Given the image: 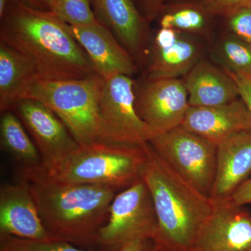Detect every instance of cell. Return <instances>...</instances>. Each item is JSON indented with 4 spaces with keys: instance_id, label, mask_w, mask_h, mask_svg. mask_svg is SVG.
Instances as JSON below:
<instances>
[{
    "instance_id": "obj_1",
    "label": "cell",
    "mask_w": 251,
    "mask_h": 251,
    "mask_svg": "<svg viewBox=\"0 0 251 251\" xmlns=\"http://www.w3.org/2000/svg\"><path fill=\"white\" fill-rule=\"evenodd\" d=\"M0 41L30 59L41 78L80 79L96 74L69 25L54 12L12 0L0 18Z\"/></svg>"
},
{
    "instance_id": "obj_2",
    "label": "cell",
    "mask_w": 251,
    "mask_h": 251,
    "mask_svg": "<svg viewBox=\"0 0 251 251\" xmlns=\"http://www.w3.org/2000/svg\"><path fill=\"white\" fill-rule=\"evenodd\" d=\"M27 180L41 221L51 239L94 250L119 189L107 185L63 184L36 171H20Z\"/></svg>"
},
{
    "instance_id": "obj_3",
    "label": "cell",
    "mask_w": 251,
    "mask_h": 251,
    "mask_svg": "<svg viewBox=\"0 0 251 251\" xmlns=\"http://www.w3.org/2000/svg\"><path fill=\"white\" fill-rule=\"evenodd\" d=\"M143 179L151 193L157 222L156 242L173 251H191L214 201L183 179L146 145Z\"/></svg>"
},
{
    "instance_id": "obj_4",
    "label": "cell",
    "mask_w": 251,
    "mask_h": 251,
    "mask_svg": "<svg viewBox=\"0 0 251 251\" xmlns=\"http://www.w3.org/2000/svg\"><path fill=\"white\" fill-rule=\"evenodd\" d=\"M147 144L96 141L35 171L54 182L107 185L123 190L143 176L148 161Z\"/></svg>"
},
{
    "instance_id": "obj_5",
    "label": "cell",
    "mask_w": 251,
    "mask_h": 251,
    "mask_svg": "<svg viewBox=\"0 0 251 251\" xmlns=\"http://www.w3.org/2000/svg\"><path fill=\"white\" fill-rule=\"evenodd\" d=\"M105 80L94 74L80 79L50 80L35 76L19 90L16 100L30 99L50 109L80 146L99 141V103Z\"/></svg>"
},
{
    "instance_id": "obj_6",
    "label": "cell",
    "mask_w": 251,
    "mask_h": 251,
    "mask_svg": "<svg viewBox=\"0 0 251 251\" xmlns=\"http://www.w3.org/2000/svg\"><path fill=\"white\" fill-rule=\"evenodd\" d=\"M148 143L173 171L211 198L216 177V145L181 125L153 135Z\"/></svg>"
},
{
    "instance_id": "obj_7",
    "label": "cell",
    "mask_w": 251,
    "mask_h": 251,
    "mask_svg": "<svg viewBox=\"0 0 251 251\" xmlns=\"http://www.w3.org/2000/svg\"><path fill=\"white\" fill-rule=\"evenodd\" d=\"M157 236L158 222L152 198L141 178L114 198L97 244L103 251H118L132 241L148 238L156 241Z\"/></svg>"
},
{
    "instance_id": "obj_8",
    "label": "cell",
    "mask_w": 251,
    "mask_h": 251,
    "mask_svg": "<svg viewBox=\"0 0 251 251\" xmlns=\"http://www.w3.org/2000/svg\"><path fill=\"white\" fill-rule=\"evenodd\" d=\"M134 84L125 75L105 80L99 103V141L142 146L152 138L135 109Z\"/></svg>"
},
{
    "instance_id": "obj_9",
    "label": "cell",
    "mask_w": 251,
    "mask_h": 251,
    "mask_svg": "<svg viewBox=\"0 0 251 251\" xmlns=\"http://www.w3.org/2000/svg\"><path fill=\"white\" fill-rule=\"evenodd\" d=\"M135 107L153 135L182 125L188 108V94L182 78L135 80Z\"/></svg>"
},
{
    "instance_id": "obj_10",
    "label": "cell",
    "mask_w": 251,
    "mask_h": 251,
    "mask_svg": "<svg viewBox=\"0 0 251 251\" xmlns=\"http://www.w3.org/2000/svg\"><path fill=\"white\" fill-rule=\"evenodd\" d=\"M9 110L16 114L35 144L43 168L61 161L80 148L62 120L41 102L20 99Z\"/></svg>"
},
{
    "instance_id": "obj_11",
    "label": "cell",
    "mask_w": 251,
    "mask_h": 251,
    "mask_svg": "<svg viewBox=\"0 0 251 251\" xmlns=\"http://www.w3.org/2000/svg\"><path fill=\"white\" fill-rule=\"evenodd\" d=\"M191 251H247L251 248V212L230 199L213 200Z\"/></svg>"
},
{
    "instance_id": "obj_12",
    "label": "cell",
    "mask_w": 251,
    "mask_h": 251,
    "mask_svg": "<svg viewBox=\"0 0 251 251\" xmlns=\"http://www.w3.org/2000/svg\"><path fill=\"white\" fill-rule=\"evenodd\" d=\"M202 50L198 38L170 28L158 27L151 34L145 77H184L201 60Z\"/></svg>"
},
{
    "instance_id": "obj_13",
    "label": "cell",
    "mask_w": 251,
    "mask_h": 251,
    "mask_svg": "<svg viewBox=\"0 0 251 251\" xmlns=\"http://www.w3.org/2000/svg\"><path fill=\"white\" fill-rule=\"evenodd\" d=\"M96 19L106 27L134 59L145 67L151 42L150 23L131 0H90Z\"/></svg>"
},
{
    "instance_id": "obj_14",
    "label": "cell",
    "mask_w": 251,
    "mask_h": 251,
    "mask_svg": "<svg viewBox=\"0 0 251 251\" xmlns=\"http://www.w3.org/2000/svg\"><path fill=\"white\" fill-rule=\"evenodd\" d=\"M0 236L31 240H48L49 234L27 180L21 179L0 188Z\"/></svg>"
},
{
    "instance_id": "obj_15",
    "label": "cell",
    "mask_w": 251,
    "mask_h": 251,
    "mask_svg": "<svg viewBox=\"0 0 251 251\" xmlns=\"http://www.w3.org/2000/svg\"><path fill=\"white\" fill-rule=\"evenodd\" d=\"M69 30L90 57L96 74L104 80L117 75L133 77L138 74L139 67L134 59L100 23L69 25Z\"/></svg>"
},
{
    "instance_id": "obj_16",
    "label": "cell",
    "mask_w": 251,
    "mask_h": 251,
    "mask_svg": "<svg viewBox=\"0 0 251 251\" xmlns=\"http://www.w3.org/2000/svg\"><path fill=\"white\" fill-rule=\"evenodd\" d=\"M181 126L217 146L236 132L251 129V116L239 98L219 106H190Z\"/></svg>"
},
{
    "instance_id": "obj_17",
    "label": "cell",
    "mask_w": 251,
    "mask_h": 251,
    "mask_svg": "<svg viewBox=\"0 0 251 251\" xmlns=\"http://www.w3.org/2000/svg\"><path fill=\"white\" fill-rule=\"evenodd\" d=\"M251 176V129L236 132L217 145L211 198H229Z\"/></svg>"
},
{
    "instance_id": "obj_18",
    "label": "cell",
    "mask_w": 251,
    "mask_h": 251,
    "mask_svg": "<svg viewBox=\"0 0 251 251\" xmlns=\"http://www.w3.org/2000/svg\"><path fill=\"white\" fill-rule=\"evenodd\" d=\"M182 79L190 106H219L239 99L233 77L206 61H200Z\"/></svg>"
},
{
    "instance_id": "obj_19",
    "label": "cell",
    "mask_w": 251,
    "mask_h": 251,
    "mask_svg": "<svg viewBox=\"0 0 251 251\" xmlns=\"http://www.w3.org/2000/svg\"><path fill=\"white\" fill-rule=\"evenodd\" d=\"M216 17L204 0H187L166 5L156 19L158 27L170 28L209 39L216 28Z\"/></svg>"
},
{
    "instance_id": "obj_20",
    "label": "cell",
    "mask_w": 251,
    "mask_h": 251,
    "mask_svg": "<svg viewBox=\"0 0 251 251\" xmlns=\"http://www.w3.org/2000/svg\"><path fill=\"white\" fill-rule=\"evenodd\" d=\"M0 145L20 165V170L30 171L40 168L42 159L34 141L24 125L11 110L1 112Z\"/></svg>"
},
{
    "instance_id": "obj_21",
    "label": "cell",
    "mask_w": 251,
    "mask_h": 251,
    "mask_svg": "<svg viewBox=\"0 0 251 251\" xmlns=\"http://www.w3.org/2000/svg\"><path fill=\"white\" fill-rule=\"evenodd\" d=\"M37 76L30 59L0 41V110H9L22 86Z\"/></svg>"
},
{
    "instance_id": "obj_22",
    "label": "cell",
    "mask_w": 251,
    "mask_h": 251,
    "mask_svg": "<svg viewBox=\"0 0 251 251\" xmlns=\"http://www.w3.org/2000/svg\"><path fill=\"white\" fill-rule=\"evenodd\" d=\"M214 57L225 71L251 77V44L224 32L214 49Z\"/></svg>"
},
{
    "instance_id": "obj_23",
    "label": "cell",
    "mask_w": 251,
    "mask_h": 251,
    "mask_svg": "<svg viewBox=\"0 0 251 251\" xmlns=\"http://www.w3.org/2000/svg\"><path fill=\"white\" fill-rule=\"evenodd\" d=\"M0 251H97L82 249L56 239L31 240L11 236H0Z\"/></svg>"
},
{
    "instance_id": "obj_24",
    "label": "cell",
    "mask_w": 251,
    "mask_h": 251,
    "mask_svg": "<svg viewBox=\"0 0 251 251\" xmlns=\"http://www.w3.org/2000/svg\"><path fill=\"white\" fill-rule=\"evenodd\" d=\"M53 12L71 26H85L98 22L90 0H57Z\"/></svg>"
},
{
    "instance_id": "obj_25",
    "label": "cell",
    "mask_w": 251,
    "mask_h": 251,
    "mask_svg": "<svg viewBox=\"0 0 251 251\" xmlns=\"http://www.w3.org/2000/svg\"><path fill=\"white\" fill-rule=\"evenodd\" d=\"M221 19L224 32L251 44V5L239 8Z\"/></svg>"
},
{
    "instance_id": "obj_26",
    "label": "cell",
    "mask_w": 251,
    "mask_h": 251,
    "mask_svg": "<svg viewBox=\"0 0 251 251\" xmlns=\"http://www.w3.org/2000/svg\"><path fill=\"white\" fill-rule=\"evenodd\" d=\"M187 0H131L135 7L149 23L156 21L161 9L166 5Z\"/></svg>"
},
{
    "instance_id": "obj_27",
    "label": "cell",
    "mask_w": 251,
    "mask_h": 251,
    "mask_svg": "<svg viewBox=\"0 0 251 251\" xmlns=\"http://www.w3.org/2000/svg\"><path fill=\"white\" fill-rule=\"evenodd\" d=\"M216 17L223 18L239 8L251 5V0H204Z\"/></svg>"
},
{
    "instance_id": "obj_28",
    "label": "cell",
    "mask_w": 251,
    "mask_h": 251,
    "mask_svg": "<svg viewBox=\"0 0 251 251\" xmlns=\"http://www.w3.org/2000/svg\"><path fill=\"white\" fill-rule=\"evenodd\" d=\"M228 73L237 84L239 98L245 104L251 116V77Z\"/></svg>"
},
{
    "instance_id": "obj_29",
    "label": "cell",
    "mask_w": 251,
    "mask_h": 251,
    "mask_svg": "<svg viewBox=\"0 0 251 251\" xmlns=\"http://www.w3.org/2000/svg\"><path fill=\"white\" fill-rule=\"evenodd\" d=\"M158 244L153 239H139L125 244L118 251H157Z\"/></svg>"
},
{
    "instance_id": "obj_30",
    "label": "cell",
    "mask_w": 251,
    "mask_h": 251,
    "mask_svg": "<svg viewBox=\"0 0 251 251\" xmlns=\"http://www.w3.org/2000/svg\"><path fill=\"white\" fill-rule=\"evenodd\" d=\"M229 198L237 205L246 206L251 204V176L238 188Z\"/></svg>"
},
{
    "instance_id": "obj_31",
    "label": "cell",
    "mask_w": 251,
    "mask_h": 251,
    "mask_svg": "<svg viewBox=\"0 0 251 251\" xmlns=\"http://www.w3.org/2000/svg\"><path fill=\"white\" fill-rule=\"evenodd\" d=\"M21 4L41 11H50L53 12L57 0H18Z\"/></svg>"
},
{
    "instance_id": "obj_32",
    "label": "cell",
    "mask_w": 251,
    "mask_h": 251,
    "mask_svg": "<svg viewBox=\"0 0 251 251\" xmlns=\"http://www.w3.org/2000/svg\"><path fill=\"white\" fill-rule=\"evenodd\" d=\"M12 0H0V18L4 16L5 11Z\"/></svg>"
},
{
    "instance_id": "obj_33",
    "label": "cell",
    "mask_w": 251,
    "mask_h": 251,
    "mask_svg": "<svg viewBox=\"0 0 251 251\" xmlns=\"http://www.w3.org/2000/svg\"><path fill=\"white\" fill-rule=\"evenodd\" d=\"M157 251H173L169 250V249H166V248L159 247H158V250Z\"/></svg>"
},
{
    "instance_id": "obj_34",
    "label": "cell",
    "mask_w": 251,
    "mask_h": 251,
    "mask_svg": "<svg viewBox=\"0 0 251 251\" xmlns=\"http://www.w3.org/2000/svg\"><path fill=\"white\" fill-rule=\"evenodd\" d=\"M247 251H251V248L250 249H249V250H248Z\"/></svg>"
}]
</instances>
